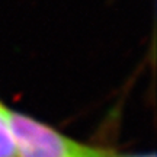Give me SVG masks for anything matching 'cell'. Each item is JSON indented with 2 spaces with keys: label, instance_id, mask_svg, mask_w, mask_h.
<instances>
[{
  "label": "cell",
  "instance_id": "6da1fadb",
  "mask_svg": "<svg viewBox=\"0 0 157 157\" xmlns=\"http://www.w3.org/2000/svg\"><path fill=\"white\" fill-rule=\"evenodd\" d=\"M7 122L16 157H112L108 150L89 147L57 132L44 124L7 109Z\"/></svg>",
  "mask_w": 157,
  "mask_h": 157
},
{
  "label": "cell",
  "instance_id": "7a4b0ae2",
  "mask_svg": "<svg viewBox=\"0 0 157 157\" xmlns=\"http://www.w3.org/2000/svg\"><path fill=\"white\" fill-rule=\"evenodd\" d=\"M0 157H16V147L7 122V109L0 103Z\"/></svg>",
  "mask_w": 157,
  "mask_h": 157
},
{
  "label": "cell",
  "instance_id": "3957f363",
  "mask_svg": "<svg viewBox=\"0 0 157 157\" xmlns=\"http://www.w3.org/2000/svg\"><path fill=\"white\" fill-rule=\"evenodd\" d=\"M117 157V156H112ZM124 157H154V154H147V156H124Z\"/></svg>",
  "mask_w": 157,
  "mask_h": 157
}]
</instances>
